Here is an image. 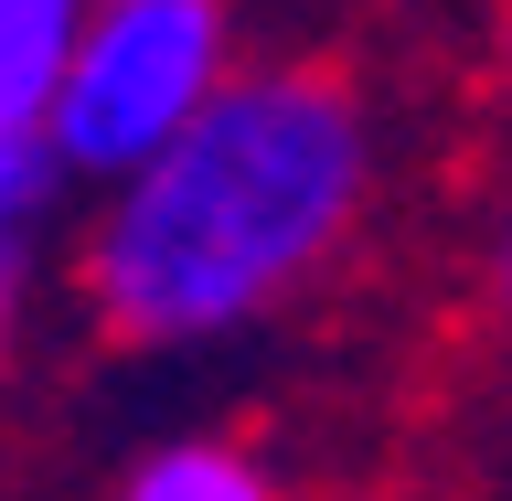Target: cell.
<instances>
[{"label": "cell", "instance_id": "7", "mask_svg": "<svg viewBox=\"0 0 512 501\" xmlns=\"http://www.w3.org/2000/svg\"><path fill=\"white\" fill-rule=\"evenodd\" d=\"M0 352H11V278H0Z\"/></svg>", "mask_w": 512, "mask_h": 501}, {"label": "cell", "instance_id": "3", "mask_svg": "<svg viewBox=\"0 0 512 501\" xmlns=\"http://www.w3.org/2000/svg\"><path fill=\"white\" fill-rule=\"evenodd\" d=\"M86 11L96 0H0V139H32L54 118V86L75 64Z\"/></svg>", "mask_w": 512, "mask_h": 501}, {"label": "cell", "instance_id": "4", "mask_svg": "<svg viewBox=\"0 0 512 501\" xmlns=\"http://www.w3.org/2000/svg\"><path fill=\"white\" fill-rule=\"evenodd\" d=\"M118 501H288V491H278V470H267L256 448H235V438H171V448H150V459L118 480Z\"/></svg>", "mask_w": 512, "mask_h": 501}, {"label": "cell", "instance_id": "5", "mask_svg": "<svg viewBox=\"0 0 512 501\" xmlns=\"http://www.w3.org/2000/svg\"><path fill=\"white\" fill-rule=\"evenodd\" d=\"M54 192H64V160H54V139H43V128H32V139H0V278H11V267H22V246L43 235Z\"/></svg>", "mask_w": 512, "mask_h": 501}, {"label": "cell", "instance_id": "2", "mask_svg": "<svg viewBox=\"0 0 512 501\" xmlns=\"http://www.w3.org/2000/svg\"><path fill=\"white\" fill-rule=\"evenodd\" d=\"M224 75H235L224 0H96L54 86V118H43L64 182H128L150 150H171L203 118Z\"/></svg>", "mask_w": 512, "mask_h": 501}, {"label": "cell", "instance_id": "1", "mask_svg": "<svg viewBox=\"0 0 512 501\" xmlns=\"http://www.w3.org/2000/svg\"><path fill=\"white\" fill-rule=\"evenodd\" d=\"M374 203V107L331 64L224 75L203 118L107 182L86 235V310L118 342H224L352 246Z\"/></svg>", "mask_w": 512, "mask_h": 501}, {"label": "cell", "instance_id": "6", "mask_svg": "<svg viewBox=\"0 0 512 501\" xmlns=\"http://www.w3.org/2000/svg\"><path fill=\"white\" fill-rule=\"evenodd\" d=\"M491 299L512 310V203H502V224H491Z\"/></svg>", "mask_w": 512, "mask_h": 501}]
</instances>
